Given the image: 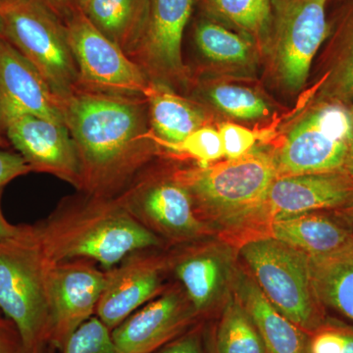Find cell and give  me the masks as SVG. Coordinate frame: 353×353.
<instances>
[{"instance_id": "cell-1", "label": "cell", "mask_w": 353, "mask_h": 353, "mask_svg": "<svg viewBox=\"0 0 353 353\" xmlns=\"http://www.w3.org/2000/svg\"><path fill=\"white\" fill-rule=\"evenodd\" d=\"M60 105L80 161L77 192L116 199L162 155L150 129L145 97L80 88Z\"/></svg>"}, {"instance_id": "cell-2", "label": "cell", "mask_w": 353, "mask_h": 353, "mask_svg": "<svg viewBox=\"0 0 353 353\" xmlns=\"http://www.w3.org/2000/svg\"><path fill=\"white\" fill-rule=\"evenodd\" d=\"M34 229L51 264L88 259L108 271L137 250L166 246L117 199L82 192L64 197Z\"/></svg>"}, {"instance_id": "cell-3", "label": "cell", "mask_w": 353, "mask_h": 353, "mask_svg": "<svg viewBox=\"0 0 353 353\" xmlns=\"http://www.w3.org/2000/svg\"><path fill=\"white\" fill-rule=\"evenodd\" d=\"M175 176L189 190L199 219L238 225L263 212L279 174L275 157L252 150L208 166L176 167Z\"/></svg>"}, {"instance_id": "cell-4", "label": "cell", "mask_w": 353, "mask_h": 353, "mask_svg": "<svg viewBox=\"0 0 353 353\" xmlns=\"http://www.w3.org/2000/svg\"><path fill=\"white\" fill-rule=\"evenodd\" d=\"M50 262L34 225L0 241V311L17 327L26 353H54L48 292Z\"/></svg>"}, {"instance_id": "cell-5", "label": "cell", "mask_w": 353, "mask_h": 353, "mask_svg": "<svg viewBox=\"0 0 353 353\" xmlns=\"http://www.w3.org/2000/svg\"><path fill=\"white\" fill-rule=\"evenodd\" d=\"M240 254L265 296L288 319L309 334L324 324L308 254L272 236L246 241Z\"/></svg>"}, {"instance_id": "cell-6", "label": "cell", "mask_w": 353, "mask_h": 353, "mask_svg": "<svg viewBox=\"0 0 353 353\" xmlns=\"http://www.w3.org/2000/svg\"><path fill=\"white\" fill-rule=\"evenodd\" d=\"M3 36L34 67L59 101L80 88L66 26L34 0H1Z\"/></svg>"}, {"instance_id": "cell-7", "label": "cell", "mask_w": 353, "mask_h": 353, "mask_svg": "<svg viewBox=\"0 0 353 353\" xmlns=\"http://www.w3.org/2000/svg\"><path fill=\"white\" fill-rule=\"evenodd\" d=\"M331 0H273L270 34L264 54L278 85L303 90L318 51L330 34Z\"/></svg>"}, {"instance_id": "cell-8", "label": "cell", "mask_w": 353, "mask_h": 353, "mask_svg": "<svg viewBox=\"0 0 353 353\" xmlns=\"http://www.w3.org/2000/svg\"><path fill=\"white\" fill-rule=\"evenodd\" d=\"M154 161L139 172L116 199L165 245L201 240L209 227L197 216L189 190L176 178L175 169L159 170Z\"/></svg>"}, {"instance_id": "cell-9", "label": "cell", "mask_w": 353, "mask_h": 353, "mask_svg": "<svg viewBox=\"0 0 353 353\" xmlns=\"http://www.w3.org/2000/svg\"><path fill=\"white\" fill-rule=\"evenodd\" d=\"M350 139V106L314 102L275 157L279 176L345 171Z\"/></svg>"}, {"instance_id": "cell-10", "label": "cell", "mask_w": 353, "mask_h": 353, "mask_svg": "<svg viewBox=\"0 0 353 353\" xmlns=\"http://www.w3.org/2000/svg\"><path fill=\"white\" fill-rule=\"evenodd\" d=\"M80 88L103 94L145 97L150 82L143 70L78 8L64 23Z\"/></svg>"}, {"instance_id": "cell-11", "label": "cell", "mask_w": 353, "mask_h": 353, "mask_svg": "<svg viewBox=\"0 0 353 353\" xmlns=\"http://www.w3.org/2000/svg\"><path fill=\"white\" fill-rule=\"evenodd\" d=\"M196 0H150L145 36L132 59L150 83L173 88L189 85V70L183 63V34Z\"/></svg>"}, {"instance_id": "cell-12", "label": "cell", "mask_w": 353, "mask_h": 353, "mask_svg": "<svg viewBox=\"0 0 353 353\" xmlns=\"http://www.w3.org/2000/svg\"><path fill=\"white\" fill-rule=\"evenodd\" d=\"M164 248L137 250L105 271V285L95 316L111 331L168 288L165 278L170 269Z\"/></svg>"}, {"instance_id": "cell-13", "label": "cell", "mask_w": 353, "mask_h": 353, "mask_svg": "<svg viewBox=\"0 0 353 353\" xmlns=\"http://www.w3.org/2000/svg\"><path fill=\"white\" fill-rule=\"evenodd\" d=\"M105 278V271L92 260L50 264L51 343L55 352H61L74 332L95 315Z\"/></svg>"}, {"instance_id": "cell-14", "label": "cell", "mask_w": 353, "mask_h": 353, "mask_svg": "<svg viewBox=\"0 0 353 353\" xmlns=\"http://www.w3.org/2000/svg\"><path fill=\"white\" fill-rule=\"evenodd\" d=\"M182 285H169L112 331L119 353H153L199 321Z\"/></svg>"}, {"instance_id": "cell-15", "label": "cell", "mask_w": 353, "mask_h": 353, "mask_svg": "<svg viewBox=\"0 0 353 353\" xmlns=\"http://www.w3.org/2000/svg\"><path fill=\"white\" fill-rule=\"evenodd\" d=\"M6 139L24 158L32 172L50 174L81 187L80 161L73 139L63 123L24 115L2 127Z\"/></svg>"}, {"instance_id": "cell-16", "label": "cell", "mask_w": 353, "mask_h": 353, "mask_svg": "<svg viewBox=\"0 0 353 353\" xmlns=\"http://www.w3.org/2000/svg\"><path fill=\"white\" fill-rule=\"evenodd\" d=\"M24 115L65 124L60 101L43 77L0 34V126Z\"/></svg>"}, {"instance_id": "cell-17", "label": "cell", "mask_w": 353, "mask_h": 353, "mask_svg": "<svg viewBox=\"0 0 353 353\" xmlns=\"http://www.w3.org/2000/svg\"><path fill=\"white\" fill-rule=\"evenodd\" d=\"M353 204V178L345 171L280 176L267 194L264 211L282 219Z\"/></svg>"}, {"instance_id": "cell-18", "label": "cell", "mask_w": 353, "mask_h": 353, "mask_svg": "<svg viewBox=\"0 0 353 353\" xmlns=\"http://www.w3.org/2000/svg\"><path fill=\"white\" fill-rule=\"evenodd\" d=\"M234 296L252 318L266 353H310V334L297 327L268 301L252 275L234 274Z\"/></svg>"}, {"instance_id": "cell-19", "label": "cell", "mask_w": 353, "mask_h": 353, "mask_svg": "<svg viewBox=\"0 0 353 353\" xmlns=\"http://www.w3.org/2000/svg\"><path fill=\"white\" fill-rule=\"evenodd\" d=\"M168 254L169 269L196 309L199 318L213 308L228 278L226 259L214 248L192 245Z\"/></svg>"}, {"instance_id": "cell-20", "label": "cell", "mask_w": 353, "mask_h": 353, "mask_svg": "<svg viewBox=\"0 0 353 353\" xmlns=\"http://www.w3.org/2000/svg\"><path fill=\"white\" fill-rule=\"evenodd\" d=\"M324 72L316 88L314 102L353 103V0H341L330 21Z\"/></svg>"}, {"instance_id": "cell-21", "label": "cell", "mask_w": 353, "mask_h": 353, "mask_svg": "<svg viewBox=\"0 0 353 353\" xmlns=\"http://www.w3.org/2000/svg\"><path fill=\"white\" fill-rule=\"evenodd\" d=\"M145 97L150 129L162 155L170 153L192 132L209 125L208 113L201 105L167 85L150 83Z\"/></svg>"}, {"instance_id": "cell-22", "label": "cell", "mask_w": 353, "mask_h": 353, "mask_svg": "<svg viewBox=\"0 0 353 353\" xmlns=\"http://www.w3.org/2000/svg\"><path fill=\"white\" fill-rule=\"evenodd\" d=\"M83 11L102 34L132 58L145 36L150 0H90Z\"/></svg>"}, {"instance_id": "cell-23", "label": "cell", "mask_w": 353, "mask_h": 353, "mask_svg": "<svg viewBox=\"0 0 353 353\" xmlns=\"http://www.w3.org/2000/svg\"><path fill=\"white\" fill-rule=\"evenodd\" d=\"M192 37L204 59L218 68L250 72L256 65L259 50L252 39L217 21L201 15L194 23Z\"/></svg>"}, {"instance_id": "cell-24", "label": "cell", "mask_w": 353, "mask_h": 353, "mask_svg": "<svg viewBox=\"0 0 353 353\" xmlns=\"http://www.w3.org/2000/svg\"><path fill=\"white\" fill-rule=\"evenodd\" d=\"M271 236L312 256L336 252L353 234L327 216L309 212L272 221Z\"/></svg>"}, {"instance_id": "cell-25", "label": "cell", "mask_w": 353, "mask_h": 353, "mask_svg": "<svg viewBox=\"0 0 353 353\" xmlns=\"http://www.w3.org/2000/svg\"><path fill=\"white\" fill-rule=\"evenodd\" d=\"M308 256L319 303L353 321V238L336 252Z\"/></svg>"}, {"instance_id": "cell-26", "label": "cell", "mask_w": 353, "mask_h": 353, "mask_svg": "<svg viewBox=\"0 0 353 353\" xmlns=\"http://www.w3.org/2000/svg\"><path fill=\"white\" fill-rule=\"evenodd\" d=\"M202 16L252 39L265 52L270 34L273 0H196Z\"/></svg>"}, {"instance_id": "cell-27", "label": "cell", "mask_w": 353, "mask_h": 353, "mask_svg": "<svg viewBox=\"0 0 353 353\" xmlns=\"http://www.w3.org/2000/svg\"><path fill=\"white\" fill-rule=\"evenodd\" d=\"M213 336L217 353H266L254 323L236 296L228 301Z\"/></svg>"}, {"instance_id": "cell-28", "label": "cell", "mask_w": 353, "mask_h": 353, "mask_svg": "<svg viewBox=\"0 0 353 353\" xmlns=\"http://www.w3.org/2000/svg\"><path fill=\"white\" fill-rule=\"evenodd\" d=\"M201 92L216 108L234 119L256 121L263 119L270 113L266 101L252 88L212 83L201 85Z\"/></svg>"}, {"instance_id": "cell-29", "label": "cell", "mask_w": 353, "mask_h": 353, "mask_svg": "<svg viewBox=\"0 0 353 353\" xmlns=\"http://www.w3.org/2000/svg\"><path fill=\"white\" fill-rule=\"evenodd\" d=\"M169 154L189 158L199 166L216 163L225 157L219 131L210 125L192 132Z\"/></svg>"}, {"instance_id": "cell-30", "label": "cell", "mask_w": 353, "mask_h": 353, "mask_svg": "<svg viewBox=\"0 0 353 353\" xmlns=\"http://www.w3.org/2000/svg\"><path fill=\"white\" fill-rule=\"evenodd\" d=\"M62 353H119L112 331L97 316L81 325L64 345Z\"/></svg>"}, {"instance_id": "cell-31", "label": "cell", "mask_w": 353, "mask_h": 353, "mask_svg": "<svg viewBox=\"0 0 353 353\" xmlns=\"http://www.w3.org/2000/svg\"><path fill=\"white\" fill-rule=\"evenodd\" d=\"M310 353H353V329L325 322L310 334Z\"/></svg>"}, {"instance_id": "cell-32", "label": "cell", "mask_w": 353, "mask_h": 353, "mask_svg": "<svg viewBox=\"0 0 353 353\" xmlns=\"http://www.w3.org/2000/svg\"><path fill=\"white\" fill-rule=\"evenodd\" d=\"M218 131L227 159H236L252 152L259 139L256 132L234 123H224Z\"/></svg>"}, {"instance_id": "cell-33", "label": "cell", "mask_w": 353, "mask_h": 353, "mask_svg": "<svg viewBox=\"0 0 353 353\" xmlns=\"http://www.w3.org/2000/svg\"><path fill=\"white\" fill-rule=\"evenodd\" d=\"M203 325L196 323L185 333L176 336L153 353H206Z\"/></svg>"}, {"instance_id": "cell-34", "label": "cell", "mask_w": 353, "mask_h": 353, "mask_svg": "<svg viewBox=\"0 0 353 353\" xmlns=\"http://www.w3.org/2000/svg\"><path fill=\"white\" fill-rule=\"evenodd\" d=\"M31 172V167L19 153L0 150V189H3L14 179Z\"/></svg>"}, {"instance_id": "cell-35", "label": "cell", "mask_w": 353, "mask_h": 353, "mask_svg": "<svg viewBox=\"0 0 353 353\" xmlns=\"http://www.w3.org/2000/svg\"><path fill=\"white\" fill-rule=\"evenodd\" d=\"M0 353H26L17 327L0 313Z\"/></svg>"}, {"instance_id": "cell-36", "label": "cell", "mask_w": 353, "mask_h": 353, "mask_svg": "<svg viewBox=\"0 0 353 353\" xmlns=\"http://www.w3.org/2000/svg\"><path fill=\"white\" fill-rule=\"evenodd\" d=\"M65 23L77 9L75 0H34Z\"/></svg>"}, {"instance_id": "cell-37", "label": "cell", "mask_w": 353, "mask_h": 353, "mask_svg": "<svg viewBox=\"0 0 353 353\" xmlns=\"http://www.w3.org/2000/svg\"><path fill=\"white\" fill-rule=\"evenodd\" d=\"M3 189H0V241L11 238L19 231L20 225H12L4 217L1 209V197Z\"/></svg>"}, {"instance_id": "cell-38", "label": "cell", "mask_w": 353, "mask_h": 353, "mask_svg": "<svg viewBox=\"0 0 353 353\" xmlns=\"http://www.w3.org/2000/svg\"><path fill=\"white\" fill-rule=\"evenodd\" d=\"M350 148H348L347 162H345V172L353 178V103L350 105Z\"/></svg>"}, {"instance_id": "cell-39", "label": "cell", "mask_w": 353, "mask_h": 353, "mask_svg": "<svg viewBox=\"0 0 353 353\" xmlns=\"http://www.w3.org/2000/svg\"><path fill=\"white\" fill-rule=\"evenodd\" d=\"M204 340H205L206 353H217V350H216L215 347L214 336H213V333L208 334V336L204 334Z\"/></svg>"}, {"instance_id": "cell-40", "label": "cell", "mask_w": 353, "mask_h": 353, "mask_svg": "<svg viewBox=\"0 0 353 353\" xmlns=\"http://www.w3.org/2000/svg\"><path fill=\"white\" fill-rule=\"evenodd\" d=\"M9 146H10V143H9L3 130H2L1 126H0V148H9Z\"/></svg>"}, {"instance_id": "cell-41", "label": "cell", "mask_w": 353, "mask_h": 353, "mask_svg": "<svg viewBox=\"0 0 353 353\" xmlns=\"http://www.w3.org/2000/svg\"><path fill=\"white\" fill-rule=\"evenodd\" d=\"M345 215L347 219L353 225V204L345 208Z\"/></svg>"}, {"instance_id": "cell-42", "label": "cell", "mask_w": 353, "mask_h": 353, "mask_svg": "<svg viewBox=\"0 0 353 353\" xmlns=\"http://www.w3.org/2000/svg\"><path fill=\"white\" fill-rule=\"evenodd\" d=\"M88 1H90V0H75L77 6H78L79 8L82 9V10H83V8L87 6Z\"/></svg>"}, {"instance_id": "cell-43", "label": "cell", "mask_w": 353, "mask_h": 353, "mask_svg": "<svg viewBox=\"0 0 353 353\" xmlns=\"http://www.w3.org/2000/svg\"><path fill=\"white\" fill-rule=\"evenodd\" d=\"M1 1V0H0ZM0 32H1V23H0Z\"/></svg>"}]
</instances>
